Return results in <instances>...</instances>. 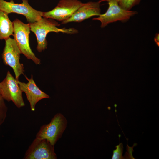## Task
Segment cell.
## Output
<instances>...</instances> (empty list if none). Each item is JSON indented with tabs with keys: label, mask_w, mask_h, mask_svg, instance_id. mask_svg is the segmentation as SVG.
I'll return each mask as SVG.
<instances>
[{
	"label": "cell",
	"mask_w": 159,
	"mask_h": 159,
	"mask_svg": "<svg viewBox=\"0 0 159 159\" xmlns=\"http://www.w3.org/2000/svg\"><path fill=\"white\" fill-rule=\"evenodd\" d=\"M83 4L78 0H60L52 10L43 12L42 17L62 22L70 17Z\"/></svg>",
	"instance_id": "obj_9"
},
{
	"label": "cell",
	"mask_w": 159,
	"mask_h": 159,
	"mask_svg": "<svg viewBox=\"0 0 159 159\" xmlns=\"http://www.w3.org/2000/svg\"><path fill=\"white\" fill-rule=\"evenodd\" d=\"M67 123V120L64 115L62 113H57L49 124L41 126L36 138L46 139L54 146L61 138L66 128Z\"/></svg>",
	"instance_id": "obj_2"
},
{
	"label": "cell",
	"mask_w": 159,
	"mask_h": 159,
	"mask_svg": "<svg viewBox=\"0 0 159 159\" xmlns=\"http://www.w3.org/2000/svg\"><path fill=\"white\" fill-rule=\"evenodd\" d=\"M100 3L89 1L79 7L69 19L62 22V24L71 22H80L84 20L101 14Z\"/></svg>",
	"instance_id": "obj_11"
},
{
	"label": "cell",
	"mask_w": 159,
	"mask_h": 159,
	"mask_svg": "<svg viewBox=\"0 0 159 159\" xmlns=\"http://www.w3.org/2000/svg\"><path fill=\"white\" fill-rule=\"evenodd\" d=\"M115 147L116 149L113 150V153L112 159H124V157L122 155L123 149L122 143H120L119 144L116 146Z\"/></svg>",
	"instance_id": "obj_15"
},
{
	"label": "cell",
	"mask_w": 159,
	"mask_h": 159,
	"mask_svg": "<svg viewBox=\"0 0 159 159\" xmlns=\"http://www.w3.org/2000/svg\"><path fill=\"white\" fill-rule=\"evenodd\" d=\"M5 40V45L2 54L3 62L12 68L15 78L18 80L24 71L23 64L19 62L21 52L14 39L9 37Z\"/></svg>",
	"instance_id": "obj_6"
},
{
	"label": "cell",
	"mask_w": 159,
	"mask_h": 159,
	"mask_svg": "<svg viewBox=\"0 0 159 159\" xmlns=\"http://www.w3.org/2000/svg\"><path fill=\"white\" fill-rule=\"evenodd\" d=\"M104 1H107L109 5L107 11L92 19L93 20L100 21L101 28L117 21L125 22L138 13L135 11H127L122 9L119 5L118 0H99L98 1L100 3Z\"/></svg>",
	"instance_id": "obj_4"
},
{
	"label": "cell",
	"mask_w": 159,
	"mask_h": 159,
	"mask_svg": "<svg viewBox=\"0 0 159 159\" xmlns=\"http://www.w3.org/2000/svg\"><path fill=\"white\" fill-rule=\"evenodd\" d=\"M13 23L14 39L21 54H24L27 59L32 60L36 64H39L40 60L35 56L29 45V35L30 28L29 24H24L17 19Z\"/></svg>",
	"instance_id": "obj_3"
},
{
	"label": "cell",
	"mask_w": 159,
	"mask_h": 159,
	"mask_svg": "<svg viewBox=\"0 0 159 159\" xmlns=\"http://www.w3.org/2000/svg\"><path fill=\"white\" fill-rule=\"evenodd\" d=\"M23 159H56L54 146L46 139L36 138L26 151Z\"/></svg>",
	"instance_id": "obj_8"
},
{
	"label": "cell",
	"mask_w": 159,
	"mask_h": 159,
	"mask_svg": "<svg viewBox=\"0 0 159 159\" xmlns=\"http://www.w3.org/2000/svg\"><path fill=\"white\" fill-rule=\"evenodd\" d=\"M21 4L15 3L13 0L8 2L0 0V10L8 14L15 13L22 15L26 18L29 23L38 20L42 17V12L35 10L28 3V0H22Z\"/></svg>",
	"instance_id": "obj_5"
},
{
	"label": "cell",
	"mask_w": 159,
	"mask_h": 159,
	"mask_svg": "<svg viewBox=\"0 0 159 159\" xmlns=\"http://www.w3.org/2000/svg\"><path fill=\"white\" fill-rule=\"evenodd\" d=\"M134 144L132 147H130L127 144V152H126L124 157V159H135L132 155V152L133 151V148L134 146Z\"/></svg>",
	"instance_id": "obj_16"
},
{
	"label": "cell",
	"mask_w": 159,
	"mask_h": 159,
	"mask_svg": "<svg viewBox=\"0 0 159 159\" xmlns=\"http://www.w3.org/2000/svg\"><path fill=\"white\" fill-rule=\"evenodd\" d=\"M8 71L5 78L0 83L1 95L5 100L12 101L18 108L24 106L25 104L18 81Z\"/></svg>",
	"instance_id": "obj_7"
},
{
	"label": "cell",
	"mask_w": 159,
	"mask_h": 159,
	"mask_svg": "<svg viewBox=\"0 0 159 159\" xmlns=\"http://www.w3.org/2000/svg\"><path fill=\"white\" fill-rule=\"evenodd\" d=\"M141 0H118V4L122 9L130 11L134 6L139 4Z\"/></svg>",
	"instance_id": "obj_13"
},
{
	"label": "cell",
	"mask_w": 159,
	"mask_h": 159,
	"mask_svg": "<svg viewBox=\"0 0 159 159\" xmlns=\"http://www.w3.org/2000/svg\"><path fill=\"white\" fill-rule=\"evenodd\" d=\"M24 76L28 82L25 83L18 80V83L21 90L26 95L31 111H34L35 110L36 105L39 101L43 99L49 98L50 97L37 86L32 75L30 79H29L26 76Z\"/></svg>",
	"instance_id": "obj_10"
},
{
	"label": "cell",
	"mask_w": 159,
	"mask_h": 159,
	"mask_svg": "<svg viewBox=\"0 0 159 159\" xmlns=\"http://www.w3.org/2000/svg\"><path fill=\"white\" fill-rule=\"evenodd\" d=\"M4 100L0 94V125L4 122L7 116L8 108Z\"/></svg>",
	"instance_id": "obj_14"
},
{
	"label": "cell",
	"mask_w": 159,
	"mask_h": 159,
	"mask_svg": "<svg viewBox=\"0 0 159 159\" xmlns=\"http://www.w3.org/2000/svg\"><path fill=\"white\" fill-rule=\"evenodd\" d=\"M159 33H157L156 34L154 38V41L156 42L157 45L159 46Z\"/></svg>",
	"instance_id": "obj_17"
},
{
	"label": "cell",
	"mask_w": 159,
	"mask_h": 159,
	"mask_svg": "<svg viewBox=\"0 0 159 159\" xmlns=\"http://www.w3.org/2000/svg\"><path fill=\"white\" fill-rule=\"evenodd\" d=\"M0 94L1 95V91L0 87Z\"/></svg>",
	"instance_id": "obj_18"
},
{
	"label": "cell",
	"mask_w": 159,
	"mask_h": 159,
	"mask_svg": "<svg viewBox=\"0 0 159 159\" xmlns=\"http://www.w3.org/2000/svg\"><path fill=\"white\" fill-rule=\"evenodd\" d=\"M30 30L36 36L37 45V49L41 52L47 48V42L46 37L50 32H59L68 34H73L78 32V30L73 28H60L57 26L60 25L54 19L42 17L38 20L33 23H29Z\"/></svg>",
	"instance_id": "obj_1"
},
{
	"label": "cell",
	"mask_w": 159,
	"mask_h": 159,
	"mask_svg": "<svg viewBox=\"0 0 159 159\" xmlns=\"http://www.w3.org/2000/svg\"><path fill=\"white\" fill-rule=\"evenodd\" d=\"M8 15L0 10V40H5L11 35H13V23L9 19Z\"/></svg>",
	"instance_id": "obj_12"
}]
</instances>
